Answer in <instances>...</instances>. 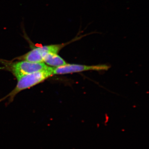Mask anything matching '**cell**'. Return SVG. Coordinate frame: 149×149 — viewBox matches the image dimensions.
I'll return each mask as SVG.
<instances>
[{"instance_id": "1", "label": "cell", "mask_w": 149, "mask_h": 149, "mask_svg": "<svg viewBox=\"0 0 149 149\" xmlns=\"http://www.w3.org/2000/svg\"><path fill=\"white\" fill-rule=\"evenodd\" d=\"M54 68L47 66L45 69L24 75L17 80L16 87L0 102L8 98L9 102L13 101L15 96L22 91L33 87L42 83L49 77L53 76Z\"/></svg>"}, {"instance_id": "4", "label": "cell", "mask_w": 149, "mask_h": 149, "mask_svg": "<svg viewBox=\"0 0 149 149\" xmlns=\"http://www.w3.org/2000/svg\"><path fill=\"white\" fill-rule=\"evenodd\" d=\"M43 62L54 68L58 67L66 64V62L58 54H47L43 58Z\"/></svg>"}, {"instance_id": "2", "label": "cell", "mask_w": 149, "mask_h": 149, "mask_svg": "<svg viewBox=\"0 0 149 149\" xmlns=\"http://www.w3.org/2000/svg\"><path fill=\"white\" fill-rule=\"evenodd\" d=\"M5 69L11 72L17 80L24 75L45 69L47 67L44 63H32L21 60L15 62L3 61Z\"/></svg>"}, {"instance_id": "3", "label": "cell", "mask_w": 149, "mask_h": 149, "mask_svg": "<svg viewBox=\"0 0 149 149\" xmlns=\"http://www.w3.org/2000/svg\"><path fill=\"white\" fill-rule=\"evenodd\" d=\"M109 68V66L107 65H84L68 64L58 67L54 68L53 73L54 74H65L70 73L80 72L89 70H107Z\"/></svg>"}]
</instances>
